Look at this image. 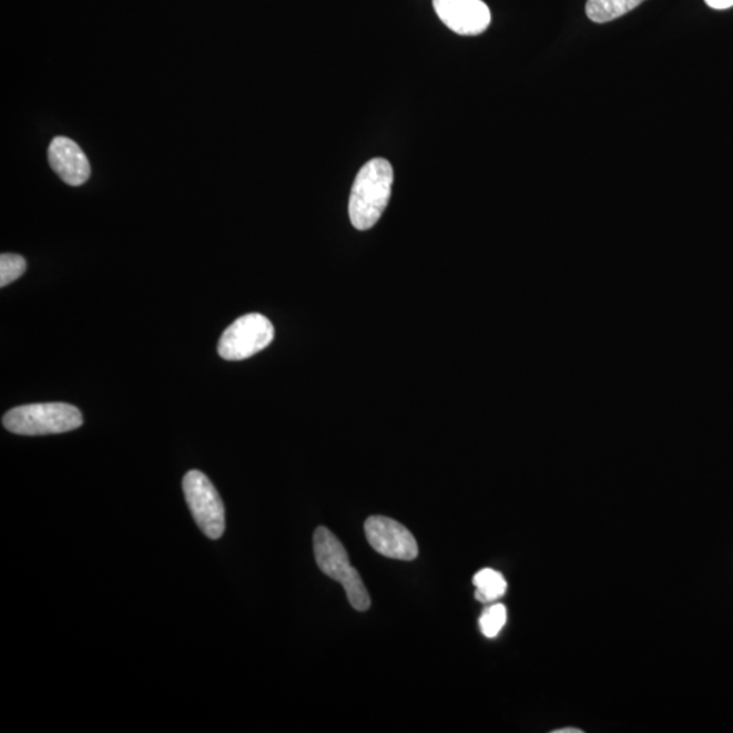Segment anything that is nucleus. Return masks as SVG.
I'll return each instance as SVG.
<instances>
[{
	"mask_svg": "<svg viewBox=\"0 0 733 733\" xmlns=\"http://www.w3.org/2000/svg\"><path fill=\"white\" fill-rule=\"evenodd\" d=\"M393 180V167L384 157H374L360 169L349 197V217L355 228L366 232L378 223L389 204Z\"/></svg>",
	"mask_w": 733,
	"mask_h": 733,
	"instance_id": "f257e3e1",
	"label": "nucleus"
},
{
	"mask_svg": "<svg viewBox=\"0 0 733 733\" xmlns=\"http://www.w3.org/2000/svg\"><path fill=\"white\" fill-rule=\"evenodd\" d=\"M314 556L320 571L344 587L350 605L357 611H367L371 599L366 584L350 566L344 544L326 527H318L314 532Z\"/></svg>",
	"mask_w": 733,
	"mask_h": 733,
	"instance_id": "f03ea898",
	"label": "nucleus"
},
{
	"mask_svg": "<svg viewBox=\"0 0 733 733\" xmlns=\"http://www.w3.org/2000/svg\"><path fill=\"white\" fill-rule=\"evenodd\" d=\"M81 410L63 403L18 406L3 416L8 431L23 436H42L74 431L82 427Z\"/></svg>",
	"mask_w": 733,
	"mask_h": 733,
	"instance_id": "7ed1b4c3",
	"label": "nucleus"
},
{
	"mask_svg": "<svg viewBox=\"0 0 733 733\" xmlns=\"http://www.w3.org/2000/svg\"><path fill=\"white\" fill-rule=\"evenodd\" d=\"M274 337V325L268 318L258 313L246 314L224 330L217 344V353L224 360L250 359L268 347Z\"/></svg>",
	"mask_w": 733,
	"mask_h": 733,
	"instance_id": "20e7f679",
	"label": "nucleus"
},
{
	"mask_svg": "<svg viewBox=\"0 0 733 733\" xmlns=\"http://www.w3.org/2000/svg\"><path fill=\"white\" fill-rule=\"evenodd\" d=\"M185 500L205 537L220 539L226 530V513L216 488L202 471L186 472L183 481Z\"/></svg>",
	"mask_w": 733,
	"mask_h": 733,
	"instance_id": "39448f33",
	"label": "nucleus"
},
{
	"mask_svg": "<svg viewBox=\"0 0 733 733\" xmlns=\"http://www.w3.org/2000/svg\"><path fill=\"white\" fill-rule=\"evenodd\" d=\"M371 548L387 559L411 561L419 556L416 538L401 523L386 517H371L365 523Z\"/></svg>",
	"mask_w": 733,
	"mask_h": 733,
	"instance_id": "423d86ee",
	"label": "nucleus"
},
{
	"mask_svg": "<svg viewBox=\"0 0 733 733\" xmlns=\"http://www.w3.org/2000/svg\"><path fill=\"white\" fill-rule=\"evenodd\" d=\"M436 14L452 32L478 35L490 26V10L482 0H434Z\"/></svg>",
	"mask_w": 733,
	"mask_h": 733,
	"instance_id": "0eeeda50",
	"label": "nucleus"
},
{
	"mask_svg": "<svg viewBox=\"0 0 733 733\" xmlns=\"http://www.w3.org/2000/svg\"><path fill=\"white\" fill-rule=\"evenodd\" d=\"M48 161L60 180L71 186H81L90 179V163L86 154L69 138H54L48 149Z\"/></svg>",
	"mask_w": 733,
	"mask_h": 733,
	"instance_id": "6e6552de",
	"label": "nucleus"
},
{
	"mask_svg": "<svg viewBox=\"0 0 733 733\" xmlns=\"http://www.w3.org/2000/svg\"><path fill=\"white\" fill-rule=\"evenodd\" d=\"M644 2L645 0H589L586 13L592 22L605 23L628 14Z\"/></svg>",
	"mask_w": 733,
	"mask_h": 733,
	"instance_id": "1a4fd4ad",
	"label": "nucleus"
},
{
	"mask_svg": "<svg viewBox=\"0 0 733 733\" xmlns=\"http://www.w3.org/2000/svg\"><path fill=\"white\" fill-rule=\"evenodd\" d=\"M476 599L481 603H492L506 595L508 584L502 574L495 569L485 568L472 578Z\"/></svg>",
	"mask_w": 733,
	"mask_h": 733,
	"instance_id": "9d476101",
	"label": "nucleus"
},
{
	"mask_svg": "<svg viewBox=\"0 0 733 733\" xmlns=\"http://www.w3.org/2000/svg\"><path fill=\"white\" fill-rule=\"evenodd\" d=\"M507 617L505 604H492L485 609L480 618V629L485 638H498L501 629L506 627Z\"/></svg>",
	"mask_w": 733,
	"mask_h": 733,
	"instance_id": "9b49d317",
	"label": "nucleus"
},
{
	"mask_svg": "<svg viewBox=\"0 0 733 733\" xmlns=\"http://www.w3.org/2000/svg\"><path fill=\"white\" fill-rule=\"evenodd\" d=\"M26 258L18 256V254H2V257H0V287L9 286L26 274Z\"/></svg>",
	"mask_w": 733,
	"mask_h": 733,
	"instance_id": "f8f14e48",
	"label": "nucleus"
},
{
	"mask_svg": "<svg viewBox=\"0 0 733 733\" xmlns=\"http://www.w3.org/2000/svg\"><path fill=\"white\" fill-rule=\"evenodd\" d=\"M709 8L716 10L730 9L733 6V0H705Z\"/></svg>",
	"mask_w": 733,
	"mask_h": 733,
	"instance_id": "ddd939ff",
	"label": "nucleus"
},
{
	"mask_svg": "<svg viewBox=\"0 0 733 733\" xmlns=\"http://www.w3.org/2000/svg\"><path fill=\"white\" fill-rule=\"evenodd\" d=\"M553 733H583V731L578 729H563V730H557Z\"/></svg>",
	"mask_w": 733,
	"mask_h": 733,
	"instance_id": "4468645a",
	"label": "nucleus"
}]
</instances>
